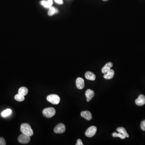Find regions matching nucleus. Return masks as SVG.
<instances>
[{
	"label": "nucleus",
	"instance_id": "14",
	"mask_svg": "<svg viewBox=\"0 0 145 145\" xmlns=\"http://www.w3.org/2000/svg\"><path fill=\"white\" fill-rule=\"evenodd\" d=\"M114 71L113 69H110L107 74H104V78L105 79H110L113 78L114 76Z\"/></svg>",
	"mask_w": 145,
	"mask_h": 145
},
{
	"label": "nucleus",
	"instance_id": "20",
	"mask_svg": "<svg viewBox=\"0 0 145 145\" xmlns=\"http://www.w3.org/2000/svg\"><path fill=\"white\" fill-rule=\"evenodd\" d=\"M56 13V9L53 7H50V8L48 12V15L49 16H53L54 14Z\"/></svg>",
	"mask_w": 145,
	"mask_h": 145
},
{
	"label": "nucleus",
	"instance_id": "16",
	"mask_svg": "<svg viewBox=\"0 0 145 145\" xmlns=\"http://www.w3.org/2000/svg\"><path fill=\"white\" fill-rule=\"evenodd\" d=\"M117 132H119L120 133H122V134H123L126 137H129V135H128V133L127 132L126 130L123 127H118L117 129Z\"/></svg>",
	"mask_w": 145,
	"mask_h": 145
},
{
	"label": "nucleus",
	"instance_id": "3",
	"mask_svg": "<svg viewBox=\"0 0 145 145\" xmlns=\"http://www.w3.org/2000/svg\"><path fill=\"white\" fill-rule=\"evenodd\" d=\"M47 100L52 104L56 105L60 102V98L59 96L56 94H50L47 97Z\"/></svg>",
	"mask_w": 145,
	"mask_h": 145
},
{
	"label": "nucleus",
	"instance_id": "4",
	"mask_svg": "<svg viewBox=\"0 0 145 145\" xmlns=\"http://www.w3.org/2000/svg\"><path fill=\"white\" fill-rule=\"evenodd\" d=\"M97 132V128L94 126H92L89 127L85 133L86 136L88 137H91L94 136Z\"/></svg>",
	"mask_w": 145,
	"mask_h": 145
},
{
	"label": "nucleus",
	"instance_id": "24",
	"mask_svg": "<svg viewBox=\"0 0 145 145\" xmlns=\"http://www.w3.org/2000/svg\"><path fill=\"white\" fill-rule=\"evenodd\" d=\"M54 1L57 3L59 4H63V2L62 0H54Z\"/></svg>",
	"mask_w": 145,
	"mask_h": 145
},
{
	"label": "nucleus",
	"instance_id": "22",
	"mask_svg": "<svg viewBox=\"0 0 145 145\" xmlns=\"http://www.w3.org/2000/svg\"><path fill=\"white\" fill-rule=\"evenodd\" d=\"M6 144L5 139L3 137H0V145H5Z\"/></svg>",
	"mask_w": 145,
	"mask_h": 145
},
{
	"label": "nucleus",
	"instance_id": "7",
	"mask_svg": "<svg viewBox=\"0 0 145 145\" xmlns=\"http://www.w3.org/2000/svg\"><path fill=\"white\" fill-rule=\"evenodd\" d=\"M76 85L78 89L81 90L85 87L84 80L81 78H78L76 80Z\"/></svg>",
	"mask_w": 145,
	"mask_h": 145
},
{
	"label": "nucleus",
	"instance_id": "19",
	"mask_svg": "<svg viewBox=\"0 0 145 145\" xmlns=\"http://www.w3.org/2000/svg\"><path fill=\"white\" fill-rule=\"evenodd\" d=\"M12 113V110L10 109H7L5 110H4L2 113L1 115L3 116V117H6L7 116H9Z\"/></svg>",
	"mask_w": 145,
	"mask_h": 145
},
{
	"label": "nucleus",
	"instance_id": "18",
	"mask_svg": "<svg viewBox=\"0 0 145 145\" xmlns=\"http://www.w3.org/2000/svg\"><path fill=\"white\" fill-rule=\"evenodd\" d=\"M14 99L17 101H22L25 100V98L24 96L18 94L14 96Z\"/></svg>",
	"mask_w": 145,
	"mask_h": 145
},
{
	"label": "nucleus",
	"instance_id": "17",
	"mask_svg": "<svg viewBox=\"0 0 145 145\" xmlns=\"http://www.w3.org/2000/svg\"><path fill=\"white\" fill-rule=\"evenodd\" d=\"M112 136L114 137H120L121 139H125L126 138V137L123 134H122V133H120L119 132V133H117L116 132L113 133H112Z\"/></svg>",
	"mask_w": 145,
	"mask_h": 145
},
{
	"label": "nucleus",
	"instance_id": "9",
	"mask_svg": "<svg viewBox=\"0 0 145 145\" xmlns=\"http://www.w3.org/2000/svg\"><path fill=\"white\" fill-rule=\"evenodd\" d=\"M85 94L87 98V101H89L94 96V92L92 90L88 89L85 91Z\"/></svg>",
	"mask_w": 145,
	"mask_h": 145
},
{
	"label": "nucleus",
	"instance_id": "10",
	"mask_svg": "<svg viewBox=\"0 0 145 145\" xmlns=\"http://www.w3.org/2000/svg\"><path fill=\"white\" fill-rule=\"evenodd\" d=\"M81 116L85 119L88 120H90L92 118V114L89 111H82L81 113Z\"/></svg>",
	"mask_w": 145,
	"mask_h": 145
},
{
	"label": "nucleus",
	"instance_id": "5",
	"mask_svg": "<svg viewBox=\"0 0 145 145\" xmlns=\"http://www.w3.org/2000/svg\"><path fill=\"white\" fill-rule=\"evenodd\" d=\"M30 136L26 135V134H22L20 135L18 138V141L19 142L23 144H26L30 142Z\"/></svg>",
	"mask_w": 145,
	"mask_h": 145
},
{
	"label": "nucleus",
	"instance_id": "8",
	"mask_svg": "<svg viewBox=\"0 0 145 145\" xmlns=\"http://www.w3.org/2000/svg\"><path fill=\"white\" fill-rule=\"evenodd\" d=\"M136 104L137 106H143L145 104V96L142 94H141L138 98L135 101Z\"/></svg>",
	"mask_w": 145,
	"mask_h": 145
},
{
	"label": "nucleus",
	"instance_id": "6",
	"mask_svg": "<svg viewBox=\"0 0 145 145\" xmlns=\"http://www.w3.org/2000/svg\"><path fill=\"white\" fill-rule=\"evenodd\" d=\"M66 127L64 124L60 123L56 126L54 129V132L56 133H62L65 132Z\"/></svg>",
	"mask_w": 145,
	"mask_h": 145
},
{
	"label": "nucleus",
	"instance_id": "2",
	"mask_svg": "<svg viewBox=\"0 0 145 145\" xmlns=\"http://www.w3.org/2000/svg\"><path fill=\"white\" fill-rule=\"evenodd\" d=\"M56 113L55 108L52 107L47 108H45L42 111V114L45 117L50 118L54 116Z\"/></svg>",
	"mask_w": 145,
	"mask_h": 145
},
{
	"label": "nucleus",
	"instance_id": "26",
	"mask_svg": "<svg viewBox=\"0 0 145 145\" xmlns=\"http://www.w3.org/2000/svg\"><path fill=\"white\" fill-rule=\"evenodd\" d=\"M103 1H108V0H103Z\"/></svg>",
	"mask_w": 145,
	"mask_h": 145
},
{
	"label": "nucleus",
	"instance_id": "1",
	"mask_svg": "<svg viewBox=\"0 0 145 145\" xmlns=\"http://www.w3.org/2000/svg\"><path fill=\"white\" fill-rule=\"evenodd\" d=\"M21 132L23 134H26L29 136H32L33 133L30 125L27 123H23L21 125Z\"/></svg>",
	"mask_w": 145,
	"mask_h": 145
},
{
	"label": "nucleus",
	"instance_id": "11",
	"mask_svg": "<svg viewBox=\"0 0 145 145\" xmlns=\"http://www.w3.org/2000/svg\"><path fill=\"white\" fill-rule=\"evenodd\" d=\"M113 66V64L112 62H108L101 69V72L104 74H107V72H108L111 69H110Z\"/></svg>",
	"mask_w": 145,
	"mask_h": 145
},
{
	"label": "nucleus",
	"instance_id": "15",
	"mask_svg": "<svg viewBox=\"0 0 145 145\" xmlns=\"http://www.w3.org/2000/svg\"><path fill=\"white\" fill-rule=\"evenodd\" d=\"M28 92V90L25 87H21L19 89L18 91V94H21L23 96H26Z\"/></svg>",
	"mask_w": 145,
	"mask_h": 145
},
{
	"label": "nucleus",
	"instance_id": "21",
	"mask_svg": "<svg viewBox=\"0 0 145 145\" xmlns=\"http://www.w3.org/2000/svg\"><path fill=\"white\" fill-rule=\"evenodd\" d=\"M141 129L142 130H143L145 131V120H143L141 123Z\"/></svg>",
	"mask_w": 145,
	"mask_h": 145
},
{
	"label": "nucleus",
	"instance_id": "23",
	"mask_svg": "<svg viewBox=\"0 0 145 145\" xmlns=\"http://www.w3.org/2000/svg\"><path fill=\"white\" fill-rule=\"evenodd\" d=\"M84 145V144H83V142H82V141H81V139H78V140H77V143H76V145Z\"/></svg>",
	"mask_w": 145,
	"mask_h": 145
},
{
	"label": "nucleus",
	"instance_id": "13",
	"mask_svg": "<svg viewBox=\"0 0 145 145\" xmlns=\"http://www.w3.org/2000/svg\"><path fill=\"white\" fill-rule=\"evenodd\" d=\"M40 4L41 5L44 6L45 7L49 8L52 7V5L53 4V1L52 0H48L47 1H42L40 2Z\"/></svg>",
	"mask_w": 145,
	"mask_h": 145
},
{
	"label": "nucleus",
	"instance_id": "25",
	"mask_svg": "<svg viewBox=\"0 0 145 145\" xmlns=\"http://www.w3.org/2000/svg\"><path fill=\"white\" fill-rule=\"evenodd\" d=\"M58 13V10L57 9H56V13Z\"/></svg>",
	"mask_w": 145,
	"mask_h": 145
},
{
	"label": "nucleus",
	"instance_id": "12",
	"mask_svg": "<svg viewBox=\"0 0 145 145\" xmlns=\"http://www.w3.org/2000/svg\"><path fill=\"white\" fill-rule=\"evenodd\" d=\"M85 76L86 79L94 81L96 79V75L93 72L90 71H88L85 72Z\"/></svg>",
	"mask_w": 145,
	"mask_h": 145
}]
</instances>
